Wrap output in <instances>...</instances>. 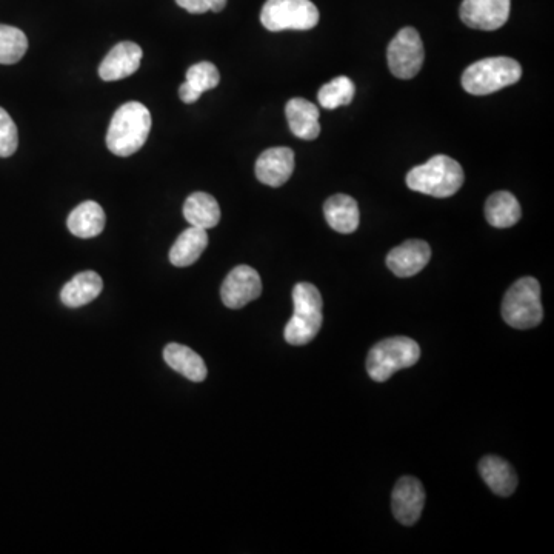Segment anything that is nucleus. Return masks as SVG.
<instances>
[{
    "instance_id": "1",
    "label": "nucleus",
    "mask_w": 554,
    "mask_h": 554,
    "mask_svg": "<svg viewBox=\"0 0 554 554\" xmlns=\"http://www.w3.org/2000/svg\"><path fill=\"white\" fill-rule=\"evenodd\" d=\"M151 113L141 102H127L114 113L107 133V147L119 157L141 150L151 131Z\"/></svg>"
},
{
    "instance_id": "2",
    "label": "nucleus",
    "mask_w": 554,
    "mask_h": 554,
    "mask_svg": "<svg viewBox=\"0 0 554 554\" xmlns=\"http://www.w3.org/2000/svg\"><path fill=\"white\" fill-rule=\"evenodd\" d=\"M464 179L461 164L450 156L438 154L425 164L414 167L407 174V185L410 190L444 199L458 193Z\"/></svg>"
},
{
    "instance_id": "3",
    "label": "nucleus",
    "mask_w": 554,
    "mask_h": 554,
    "mask_svg": "<svg viewBox=\"0 0 554 554\" xmlns=\"http://www.w3.org/2000/svg\"><path fill=\"white\" fill-rule=\"evenodd\" d=\"M293 318L285 327V341L290 345H307L318 336L324 324V301L318 288L301 282L293 288Z\"/></svg>"
},
{
    "instance_id": "4",
    "label": "nucleus",
    "mask_w": 554,
    "mask_h": 554,
    "mask_svg": "<svg viewBox=\"0 0 554 554\" xmlns=\"http://www.w3.org/2000/svg\"><path fill=\"white\" fill-rule=\"evenodd\" d=\"M522 67L511 57H488L474 62L462 74V87L473 96H487L519 82Z\"/></svg>"
},
{
    "instance_id": "5",
    "label": "nucleus",
    "mask_w": 554,
    "mask_h": 554,
    "mask_svg": "<svg viewBox=\"0 0 554 554\" xmlns=\"http://www.w3.org/2000/svg\"><path fill=\"white\" fill-rule=\"evenodd\" d=\"M502 318L516 330L538 327L544 318L541 285L534 277H522L511 285L502 302Z\"/></svg>"
},
{
    "instance_id": "6",
    "label": "nucleus",
    "mask_w": 554,
    "mask_h": 554,
    "mask_svg": "<svg viewBox=\"0 0 554 554\" xmlns=\"http://www.w3.org/2000/svg\"><path fill=\"white\" fill-rule=\"evenodd\" d=\"M421 358V347L413 339L405 336L384 339L374 345L368 353L367 371L376 382H385L396 371L413 367Z\"/></svg>"
},
{
    "instance_id": "7",
    "label": "nucleus",
    "mask_w": 554,
    "mask_h": 554,
    "mask_svg": "<svg viewBox=\"0 0 554 554\" xmlns=\"http://www.w3.org/2000/svg\"><path fill=\"white\" fill-rule=\"evenodd\" d=\"M261 22L268 31H307L319 24V10L311 0H267Z\"/></svg>"
},
{
    "instance_id": "8",
    "label": "nucleus",
    "mask_w": 554,
    "mask_h": 554,
    "mask_svg": "<svg viewBox=\"0 0 554 554\" xmlns=\"http://www.w3.org/2000/svg\"><path fill=\"white\" fill-rule=\"evenodd\" d=\"M388 67L399 79H413L424 65L425 50L421 36L414 28H402L387 50Z\"/></svg>"
},
{
    "instance_id": "9",
    "label": "nucleus",
    "mask_w": 554,
    "mask_h": 554,
    "mask_svg": "<svg viewBox=\"0 0 554 554\" xmlns=\"http://www.w3.org/2000/svg\"><path fill=\"white\" fill-rule=\"evenodd\" d=\"M262 294L261 276L248 265L233 268L225 277L221 288V298L225 307L239 310L250 302L256 301Z\"/></svg>"
},
{
    "instance_id": "10",
    "label": "nucleus",
    "mask_w": 554,
    "mask_h": 554,
    "mask_svg": "<svg viewBox=\"0 0 554 554\" xmlns=\"http://www.w3.org/2000/svg\"><path fill=\"white\" fill-rule=\"evenodd\" d=\"M510 8L511 0H464L459 14L467 27L494 31L507 24Z\"/></svg>"
},
{
    "instance_id": "11",
    "label": "nucleus",
    "mask_w": 554,
    "mask_h": 554,
    "mask_svg": "<svg viewBox=\"0 0 554 554\" xmlns=\"http://www.w3.org/2000/svg\"><path fill=\"white\" fill-rule=\"evenodd\" d=\"M425 507V488L419 479L404 476L396 482L391 494V508L394 518L402 525L416 524L421 519Z\"/></svg>"
},
{
    "instance_id": "12",
    "label": "nucleus",
    "mask_w": 554,
    "mask_h": 554,
    "mask_svg": "<svg viewBox=\"0 0 554 554\" xmlns=\"http://www.w3.org/2000/svg\"><path fill=\"white\" fill-rule=\"evenodd\" d=\"M256 177L268 187H282L294 171V153L290 148L277 147L264 151L256 162Z\"/></svg>"
},
{
    "instance_id": "13",
    "label": "nucleus",
    "mask_w": 554,
    "mask_h": 554,
    "mask_svg": "<svg viewBox=\"0 0 554 554\" xmlns=\"http://www.w3.org/2000/svg\"><path fill=\"white\" fill-rule=\"evenodd\" d=\"M142 56L144 53L139 45L134 42H121L102 61L99 76L105 82L121 81L139 70Z\"/></svg>"
},
{
    "instance_id": "14",
    "label": "nucleus",
    "mask_w": 554,
    "mask_h": 554,
    "mask_svg": "<svg viewBox=\"0 0 554 554\" xmlns=\"http://www.w3.org/2000/svg\"><path fill=\"white\" fill-rule=\"evenodd\" d=\"M431 259L430 245L425 241L413 239L393 248L388 253L387 265L398 277H411L421 273Z\"/></svg>"
},
{
    "instance_id": "15",
    "label": "nucleus",
    "mask_w": 554,
    "mask_h": 554,
    "mask_svg": "<svg viewBox=\"0 0 554 554\" xmlns=\"http://www.w3.org/2000/svg\"><path fill=\"white\" fill-rule=\"evenodd\" d=\"M291 133L304 141H314L321 134L319 108L302 97H294L285 107Z\"/></svg>"
},
{
    "instance_id": "16",
    "label": "nucleus",
    "mask_w": 554,
    "mask_h": 554,
    "mask_svg": "<svg viewBox=\"0 0 554 554\" xmlns=\"http://www.w3.org/2000/svg\"><path fill=\"white\" fill-rule=\"evenodd\" d=\"M325 219L334 231L342 234L354 233L361 222L358 202L347 194L331 196L324 205Z\"/></svg>"
},
{
    "instance_id": "17",
    "label": "nucleus",
    "mask_w": 554,
    "mask_h": 554,
    "mask_svg": "<svg viewBox=\"0 0 554 554\" xmlns=\"http://www.w3.org/2000/svg\"><path fill=\"white\" fill-rule=\"evenodd\" d=\"M479 473L490 490L502 498L511 496L518 487V476L514 473L513 467L498 456H485L479 462Z\"/></svg>"
},
{
    "instance_id": "18",
    "label": "nucleus",
    "mask_w": 554,
    "mask_h": 554,
    "mask_svg": "<svg viewBox=\"0 0 554 554\" xmlns=\"http://www.w3.org/2000/svg\"><path fill=\"white\" fill-rule=\"evenodd\" d=\"M104 281L96 271H84L76 276L62 288V304L70 308L84 307L90 304L102 293Z\"/></svg>"
},
{
    "instance_id": "19",
    "label": "nucleus",
    "mask_w": 554,
    "mask_h": 554,
    "mask_svg": "<svg viewBox=\"0 0 554 554\" xmlns=\"http://www.w3.org/2000/svg\"><path fill=\"white\" fill-rule=\"evenodd\" d=\"M68 230L81 239L99 236L105 228V211L94 201H87L74 208L68 216Z\"/></svg>"
},
{
    "instance_id": "20",
    "label": "nucleus",
    "mask_w": 554,
    "mask_h": 554,
    "mask_svg": "<svg viewBox=\"0 0 554 554\" xmlns=\"http://www.w3.org/2000/svg\"><path fill=\"white\" fill-rule=\"evenodd\" d=\"M164 359L168 367L190 381L204 382L207 379L208 370L204 359L185 345L168 344L164 350Z\"/></svg>"
},
{
    "instance_id": "21",
    "label": "nucleus",
    "mask_w": 554,
    "mask_h": 554,
    "mask_svg": "<svg viewBox=\"0 0 554 554\" xmlns=\"http://www.w3.org/2000/svg\"><path fill=\"white\" fill-rule=\"evenodd\" d=\"M208 245L207 230L190 227L177 237L170 250V262L174 267H190L204 253Z\"/></svg>"
},
{
    "instance_id": "22",
    "label": "nucleus",
    "mask_w": 554,
    "mask_h": 554,
    "mask_svg": "<svg viewBox=\"0 0 554 554\" xmlns=\"http://www.w3.org/2000/svg\"><path fill=\"white\" fill-rule=\"evenodd\" d=\"M184 217L191 227L208 230L221 221V207L211 194L197 191L185 201Z\"/></svg>"
},
{
    "instance_id": "23",
    "label": "nucleus",
    "mask_w": 554,
    "mask_h": 554,
    "mask_svg": "<svg viewBox=\"0 0 554 554\" xmlns=\"http://www.w3.org/2000/svg\"><path fill=\"white\" fill-rule=\"evenodd\" d=\"M522 210L518 199L508 191H498L488 197L485 219L494 228H510L521 221Z\"/></svg>"
},
{
    "instance_id": "24",
    "label": "nucleus",
    "mask_w": 554,
    "mask_h": 554,
    "mask_svg": "<svg viewBox=\"0 0 554 554\" xmlns=\"http://www.w3.org/2000/svg\"><path fill=\"white\" fill-rule=\"evenodd\" d=\"M27 50L28 39L24 31L10 25H0V64H17Z\"/></svg>"
},
{
    "instance_id": "25",
    "label": "nucleus",
    "mask_w": 554,
    "mask_h": 554,
    "mask_svg": "<svg viewBox=\"0 0 554 554\" xmlns=\"http://www.w3.org/2000/svg\"><path fill=\"white\" fill-rule=\"evenodd\" d=\"M354 97V84L347 76L334 77L333 81L325 84L319 90V104L327 110H336L351 104Z\"/></svg>"
},
{
    "instance_id": "26",
    "label": "nucleus",
    "mask_w": 554,
    "mask_h": 554,
    "mask_svg": "<svg viewBox=\"0 0 554 554\" xmlns=\"http://www.w3.org/2000/svg\"><path fill=\"white\" fill-rule=\"evenodd\" d=\"M185 82L197 93L204 94L205 91L213 90L219 85L221 74H219L216 65L211 64V62H201V64L188 68L187 81Z\"/></svg>"
},
{
    "instance_id": "27",
    "label": "nucleus",
    "mask_w": 554,
    "mask_h": 554,
    "mask_svg": "<svg viewBox=\"0 0 554 554\" xmlns=\"http://www.w3.org/2000/svg\"><path fill=\"white\" fill-rule=\"evenodd\" d=\"M19 145L17 127L10 114L0 108V157H10L16 153Z\"/></svg>"
},
{
    "instance_id": "28",
    "label": "nucleus",
    "mask_w": 554,
    "mask_h": 554,
    "mask_svg": "<svg viewBox=\"0 0 554 554\" xmlns=\"http://www.w3.org/2000/svg\"><path fill=\"white\" fill-rule=\"evenodd\" d=\"M176 4L191 14L221 13L227 7V0H176Z\"/></svg>"
},
{
    "instance_id": "29",
    "label": "nucleus",
    "mask_w": 554,
    "mask_h": 554,
    "mask_svg": "<svg viewBox=\"0 0 554 554\" xmlns=\"http://www.w3.org/2000/svg\"><path fill=\"white\" fill-rule=\"evenodd\" d=\"M201 96L202 94H199L196 90H193L187 82H184V84L179 87V97H181L182 102H185V104H194V102H196Z\"/></svg>"
}]
</instances>
